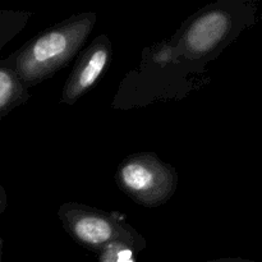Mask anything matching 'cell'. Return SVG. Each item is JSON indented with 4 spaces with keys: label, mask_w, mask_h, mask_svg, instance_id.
Here are the masks:
<instances>
[{
    "label": "cell",
    "mask_w": 262,
    "mask_h": 262,
    "mask_svg": "<svg viewBox=\"0 0 262 262\" xmlns=\"http://www.w3.org/2000/svg\"><path fill=\"white\" fill-rule=\"evenodd\" d=\"M30 99L28 89L8 64L0 66V115L25 104Z\"/></svg>",
    "instance_id": "obj_6"
},
{
    "label": "cell",
    "mask_w": 262,
    "mask_h": 262,
    "mask_svg": "<svg viewBox=\"0 0 262 262\" xmlns=\"http://www.w3.org/2000/svg\"><path fill=\"white\" fill-rule=\"evenodd\" d=\"M112 41L100 35L82 51L71 74L67 78L60 96V104L74 105L101 78L112 60Z\"/></svg>",
    "instance_id": "obj_5"
},
{
    "label": "cell",
    "mask_w": 262,
    "mask_h": 262,
    "mask_svg": "<svg viewBox=\"0 0 262 262\" xmlns=\"http://www.w3.org/2000/svg\"><path fill=\"white\" fill-rule=\"evenodd\" d=\"M115 182L123 193L141 206L165 205L178 187V173L154 152L128 155L118 165Z\"/></svg>",
    "instance_id": "obj_4"
},
{
    "label": "cell",
    "mask_w": 262,
    "mask_h": 262,
    "mask_svg": "<svg viewBox=\"0 0 262 262\" xmlns=\"http://www.w3.org/2000/svg\"><path fill=\"white\" fill-rule=\"evenodd\" d=\"M7 206V193H5L4 189L0 187V212L5 209Z\"/></svg>",
    "instance_id": "obj_7"
},
{
    "label": "cell",
    "mask_w": 262,
    "mask_h": 262,
    "mask_svg": "<svg viewBox=\"0 0 262 262\" xmlns=\"http://www.w3.org/2000/svg\"><path fill=\"white\" fill-rule=\"evenodd\" d=\"M257 5L253 0H219L206 5L184 22L171 43L184 61L209 63L257 22Z\"/></svg>",
    "instance_id": "obj_1"
},
{
    "label": "cell",
    "mask_w": 262,
    "mask_h": 262,
    "mask_svg": "<svg viewBox=\"0 0 262 262\" xmlns=\"http://www.w3.org/2000/svg\"><path fill=\"white\" fill-rule=\"evenodd\" d=\"M96 20V13L84 12L55 23L28 40L5 64L27 89L42 83L79 53Z\"/></svg>",
    "instance_id": "obj_2"
},
{
    "label": "cell",
    "mask_w": 262,
    "mask_h": 262,
    "mask_svg": "<svg viewBox=\"0 0 262 262\" xmlns=\"http://www.w3.org/2000/svg\"><path fill=\"white\" fill-rule=\"evenodd\" d=\"M210 262H256V261L246 260V258L234 257V258H220V260H215V261H210Z\"/></svg>",
    "instance_id": "obj_8"
},
{
    "label": "cell",
    "mask_w": 262,
    "mask_h": 262,
    "mask_svg": "<svg viewBox=\"0 0 262 262\" xmlns=\"http://www.w3.org/2000/svg\"><path fill=\"white\" fill-rule=\"evenodd\" d=\"M64 230L82 247L100 251L107 245L122 242L135 252L146 247V239L127 222L124 214L104 211L89 205L66 202L58 210Z\"/></svg>",
    "instance_id": "obj_3"
}]
</instances>
